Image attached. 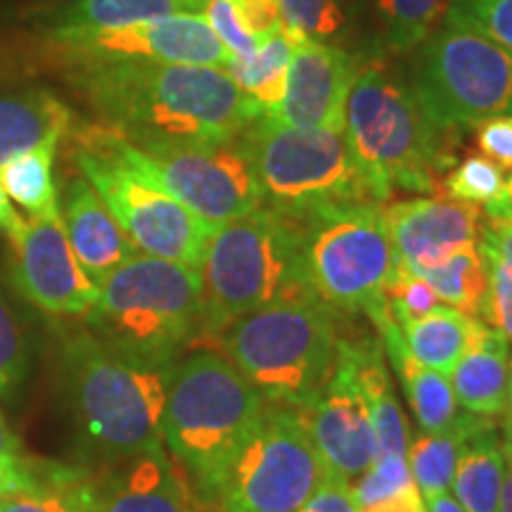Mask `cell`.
<instances>
[{"label":"cell","instance_id":"ffe728a7","mask_svg":"<svg viewBox=\"0 0 512 512\" xmlns=\"http://www.w3.org/2000/svg\"><path fill=\"white\" fill-rule=\"evenodd\" d=\"M60 216L69 247L98 287L105 283L107 275L138 254L112 211L83 176L72 178L64 188Z\"/></svg>","mask_w":512,"mask_h":512},{"label":"cell","instance_id":"e575fe53","mask_svg":"<svg viewBox=\"0 0 512 512\" xmlns=\"http://www.w3.org/2000/svg\"><path fill=\"white\" fill-rule=\"evenodd\" d=\"M283 29L299 38L328 43L347 24L344 0H280Z\"/></svg>","mask_w":512,"mask_h":512},{"label":"cell","instance_id":"74e56055","mask_svg":"<svg viewBox=\"0 0 512 512\" xmlns=\"http://www.w3.org/2000/svg\"><path fill=\"white\" fill-rule=\"evenodd\" d=\"M384 302H387V309L396 320V325L403 328L411 320L427 316V313L437 309L439 297L425 280L401 264H396L392 280L384 287Z\"/></svg>","mask_w":512,"mask_h":512},{"label":"cell","instance_id":"484cf974","mask_svg":"<svg viewBox=\"0 0 512 512\" xmlns=\"http://www.w3.org/2000/svg\"><path fill=\"white\" fill-rule=\"evenodd\" d=\"M482 318L465 316L451 306H437L427 316L415 318L401 328L403 342L420 366L451 375L472 342L484 330Z\"/></svg>","mask_w":512,"mask_h":512},{"label":"cell","instance_id":"cb8c5ba5","mask_svg":"<svg viewBox=\"0 0 512 512\" xmlns=\"http://www.w3.org/2000/svg\"><path fill=\"white\" fill-rule=\"evenodd\" d=\"M503 472V432L496 420H489L465 441L453 472L451 496L465 512H498Z\"/></svg>","mask_w":512,"mask_h":512},{"label":"cell","instance_id":"44dd1931","mask_svg":"<svg viewBox=\"0 0 512 512\" xmlns=\"http://www.w3.org/2000/svg\"><path fill=\"white\" fill-rule=\"evenodd\" d=\"M74 114L46 88L0 93V166L38 147H60Z\"/></svg>","mask_w":512,"mask_h":512},{"label":"cell","instance_id":"f35d334b","mask_svg":"<svg viewBox=\"0 0 512 512\" xmlns=\"http://www.w3.org/2000/svg\"><path fill=\"white\" fill-rule=\"evenodd\" d=\"M489 294L482 309V318L489 328L501 332L512 344V268L501 261L489 259Z\"/></svg>","mask_w":512,"mask_h":512},{"label":"cell","instance_id":"7bdbcfd3","mask_svg":"<svg viewBox=\"0 0 512 512\" xmlns=\"http://www.w3.org/2000/svg\"><path fill=\"white\" fill-rule=\"evenodd\" d=\"M479 249L489 259L512 268V221L486 219L479 230Z\"/></svg>","mask_w":512,"mask_h":512},{"label":"cell","instance_id":"f6af8a7d","mask_svg":"<svg viewBox=\"0 0 512 512\" xmlns=\"http://www.w3.org/2000/svg\"><path fill=\"white\" fill-rule=\"evenodd\" d=\"M358 512H427L425 498L420 496L418 489L406 491V494H396L392 498H384L380 503L358 508Z\"/></svg>","mask_w":512,"mask_h":512},{"label":"cell","instance_id":"4dcf8cb0","mask_svg":"<svg viewBox=\"0 0 512 512\" xmlns=\"http://www.w3.org/2000/svg\"><path fill=\"white\" fill-rule=\"evenodd\" d=\"M83 465L34 463L29 486L5 496L0 512H86L83 508Z\"/></svg>","mask_w":512,"mask_h":512},{"label":"cell","instance_id":"f1b7e54d","mask_svg":"<svg viewBox=\"0 0 512 512\" xmlns=\"http://www.w3.org/2000/svg\"><path fill=\"white\" fill-rule=\"evenodd\" d=\"M415 275L432 287L439 302L465 316L482 318L486 294H489V264L477 245L460 247L437 266L422 268Z\"/></svg>","mask_w":512,"mask_h":512},{"label":"cell","instance_id":"4fadbf2b","mask_svg":"<svg viewBox=\"0 0 512 512\" xmlns=\"http://www.w3.org/2000/svg\"><path fill=\"white\" fill-rule=\"evenodd\" d=\"M112 136L128 164L211 226L245 219L264 207V195L240 138L221 145L138 150L119 133L112 131Z\"/></svg>","mask_w":512,"mask_h":512},{"label":"cell","instance_id":"5b68a950","mask_svg":"<svg viewBox=\"0 0 512 512\" xmlns=\"http://www.w3.org/2000/svg\"><path fill=\"white\" fill-rule=\"evenodd\" d=\"M86 330L128 361L169 368L202 339L200 271L136 254L98 287Z\"/></svg>","mask_w":512,"mask_h":512},{"label":"cell","instance_id":"2e32d148","mask_svg":"<svg viewBox=\"0 0 512 512\" xmlns=\"http://www.w3.org/2000/svg\"><path fill=\"white\" fill-rule=\"evenodd\" d=\"M12 285L24 302L55 318H83L98 299L60 219H29L10 235Z\"/></svg>","mask_w":512,"mask_h":512},{"label":"cell","instance_id":"8992f818","mask_svg":"<svg viewBox=\"0 0 512 512\" xmlns=\"http://www.w3.org/2000/svg\"><path fill=\"white\" fill-rule=\"evenodd\" d=\"M339 318L309 294L235 320L214 342L268 406L302 413L335 370Z\"/></svg>","mask_w":512,"mask_h":512},{"label":"cell","instance_id":"9c48e42d","mask_svg":"<svg viewBox=\"0 0 512 512\" xmlns=\"http://www.w3.org/2000/svg\"><path fill=\"white\" fill-rule=\"evenodd\" d=\"M72 136L81 176L102 197L136 252L200 271L216 226L192 214L174 195L128 164L107 126L72 128Z\"/></svg>","mask_w":512,"mask_h":512},{"label":"cell","instance_id":"9a60e30c","mask_svg":"<svg viewBox=\"0 0 512 512\" xmlns=\"http://www.w3.org/2000/svg\"><path fill=\"white\" fill-rule=\"evenodd\" d=\"M299 415L328 477L354 484L375 463L373 420L344 335H339L335 370L328 384Z\"/></svg>","mask_w":512,"mask_h":512},{"label":"cell","instance_id":"277c9868","mask_svg":"<svg viewBox=\"0 0 512 512\" xmlns=\"http://www.w3.org/2000/svg\"><path fill=\"white\" fill-rule=\"evenodd\" d=\"M268 403L226 356L197 349L169 370L162 441L204 503Z\"/></svg>","mask_w":512,"mask_h":512},{"label":"cell","instance_id":"bcb514c9","mask_svg":"<svg viewBox=\"0 0 512 512\" xmlns=\"http://www.w3.org/2000/svg\"><path fill=\"white\" fill-rule=\"evenodd\" d=\"M503 451H505V472H503L498 512H512V430L505 425H503Z\"/></svg>","mask_w":512,"mask_h":512},{"label":"cell","instance_id":"8d00e7d4","mask_svg":"<svg viewBox=\"0 0 512 512\" xmlns=\"http://www.w3.org/2000/svg\"><path fill=\"white\" fill-rule=\"evenodd\" d=\"M418 489L413 482L411 465L406 456H377L375 463L351 484L358 508L380 503L384 498Z\"/></svg>","mask_w":512,"mask_h":512},{"label":"cell","instance_id":"3957f363","mask_svg":"<svg viewBox=\"0 0 512 512\" xmlns=\"http://www.w3.org/2000/svg\"><path fill=\"white\" fill-rule=\"evenodd\" d=\"M200 278L202 339H214L249 313L316 294L299 223L268 207L214 228Z\"/></svg>","mask_w":512,"mask_h":512},{"label":"cell","instance_id":"ab89813d","mask_svg":"<svg viewBox=\"0 0 512 512\" xmlns=\"http://www.w3.org/2000/svg\"><path fill=\"white\" fill-rule=\"evenodd\" d=\"M230 10L240 29L259 46L283 31L280 0H230Z\"/></svg>","mask_w":512,"mask_h":512},{"label":"cell","instance_id":"836d02e7","mask_svg":"<svg viewBox=\"0 0 512 512\" xmlns=\"http://www.w3.org/2000/svg\"><path fill=\"white\" fill-rule=\"evenodd\" d=\"M441 188L448 200L486 209L505 195L508 181L501 166L482 155H472L448 169V174L441 178Z\"/></svg>","mask_w":512,"mask_h":512},{"label":"cell","instance_id":"681fc988","mask_svg":"<svg viewBox=\"0 0 512 512\" xmlns=\"http://www.w3.org/2000/svg\"><path fill=\"white\" fill-rule=\"evenodd\" d=\"M486 219L494 221H512V178L508 181V188H505V195L501 200L486 207Z\"/></svg>","mask_w":512,"mask_h":512},{"label":"cell","instance_id":"30bf717a","mask_svg":"<svg viewBox=\"0 0 512 512\" xmlns=\"http://www.w3.org/2000/svg\"><path fill=\"white\" fill-rule=\"evenodd\" d=\"M420 46L408 86L444 136L512 114L508 50L451 19Z\"/></svg>","mask_w":512,"mask_h":512},{"label":"cell","instance_id":"b9f144b4","mask_svg":"<svg viewBox=\"0 0 512 512\" xmlns=\"http://www.w3.org/2000/svg\"><path fill=\"white\" fill-rule=\"evenodd\" d=\"M299 512H358V505L349 482H342L337 477H325L313 489V494L306 498Z\"/></svg>","mask_w":512,"mask_h":512},{"label":"cell","instance_id":"7a4b0ae2","mask_svg":"<svg viewBox=\"0 0 512 512\" xmlns=\"http://www.w3.org/2000/svg\"><path fill=\"white\" fill-rule=\"evenodd\" d=\"M169 370L128 361L86 328L62 335L55 351V384L76 458L98 467L164 446Z\"/></svg>","mask_w":512,"mask_h":512},{"label":"cell","instance_id":"e0dca14e","mask_svg":"<svg viewBox=\"0 0 512 512\" xmlns=\"http://www.w3.org/2000/svg\"><path fill=\"white\" fill-rule=\"evenodd\" d=\"M86 512H195L192 486L164 446L98 467L83 477Z\"/></svg>","mask_w":512,"mask_h":512},{"label":"cell","instance_id":"c3c4849f","mask_svg":"<svg viewBox=\"0 0 512 512\" xmlns=\"http://www.w3.org/2000/svg\"><path fill=\"white\" fill-rule=\"evenodd\" d=\"M19 223H22V216H19L15 207H12L8 192L0 185V233H5L10 238V235L19 228Z\"/></svg>","mask_w":512,"mask_h":512},{"label":"cell","instance_id":"f907efd6","mask_svg":"<svg viewBox=\"0 0 512 512\" xmlns=\"http://www.w3.org/2000/svg\"><path fill=\"white\" fill-rule=\"evenodd\" d=\"M425 510L427 512H465L463 505H460L456 498H453L451 494H439L434 498H427L425 501Z\"/></svg>","mask_w":512,"mask_h":512},{"label":"cell","instance_id":"d6986e66","mask_svg":"<svg viewBox=\"0 0 512 512\" xmlns=\"http://www.w3.org/2000/svg\"><path fill=\"white\" fill-rule=\"evenodd\" d=\"M396 264L408 271L437 266L460 247L477 245L482 214L448 197H413L382 207Z\"/></svg>","mask_w":512,"mask_h":512},{"label":"cell","instance_id":"f5cc1de1","mask_svg":"<svg viewBox=\"0 0 512 512\" xmlns=\"http://www.w3.org/2000/svg\"><path fill=\"white\" fill-rule=\"evenodd\" d=\"M505 427H510V425H505ZM510 430H512V427H510Z\"/></svg>","mask_w":512,"mask_h":512},{"label":"cell","instance_id":"ac0fdd59","mask_svg":"<svg viewBox=\"0 0 512 512\" xmlns=\"http://www.w3.org/2000/svg\"><path fill=\"white\" fill-rule=\"evenodd\" d=\"M358 72V62L342 48L299 38L283 100L264 119L294 128L344 131V110Z\"/></svg>","mask_w":512,"mask_h":512},{"label":"cell","instance_id":"816d5d0a","mask_svg":"<svg viewBox=\"0 0 512 512\" xmlns=\"http://www.w3.org/2000/svg\"><path fill=\"white\" fill-rule=\"evenodd\" d=\"M503 425L512 427V351H510V382H508V401H505Z\"/></svg>","mask_w":512,"mask_h":512},{"label":"cell","instance_id":"1f68e13d","mask_svg":"<svg viewBox=\"0 0 512 512\" xmlns=\"http://www.w3.org/2000/svg\"><path fill=\"white\" fill-rule=\"evenodd\" d=\"M34 330L0 285V399L22 401L34 370Z\"/></svg>","mask_w":512,"mask_h":512},{"label":"cell","instance_id":"4316f807","mask_svg":"<svg viewBox=\"0 0 512 512\" xmlns=\"http://www.w3.org/2000/svg\"><path fill=\"white\" fill-rule=\"evenodd\" d=\"M489 420L491 418H482V415H472L465 411L456 415V420L446 430L420 432L411 441V446H408V465H411L413 482L425 501L451 491L453 472H456L465 441Z\"/></svg>","mask_w":512,"mask_h":512},{"label":"cell","instance_id":"60d3db41","mask_svg":"<svg viewBox=\"0 0 512 512\" xmlns=\"http://www.w3.org/2000/svg\"><path fill=\"white\" fill-rule=\"evenodd\" d=\"M482 157L491 159L503 171H512V114L491 117L475 126Z\"/></svg>","mask_w":512,"mask_h":512},{"label":"cell","instance_id":"6da1fadb","mask_svg":"<svg viewBox=\"0 0 512 512\" xmlns=\"http://www.w3.org/2000/svg\"><path fill=\"white\" fill-rule=\"evenodd\" d=\"M64 74L100 126L138 150L230 143L259 117L219 67L114 62Z\"/></svg>","mask_w":512,"mask_h":512},{"label":"cell","instance_id":"7dc6e473","mask_svg":"<svg viewBox=\"0 0 512 512\" xmlns=\"http://www.w3.org/2000/svg\"><path fill=\"white\" fill-rule=\"evenodd\" d=\"M0 458H24L22 456V441L17 439V434L12 432L10 422L5 420V415L0 413Z\"/></svg>","mask_w":512,"mask_h":512},{"label":"cell","instance_id":"ba28073f","mask_svg":"<svg viewBox=\"0 0 512 512\" xmlns=\"http://www.w3.org/2000/svg\"><path fill=\"white\" fill-rule=\"evenodd\" d=\"M240 145L259 181L264 207L290 219L351 204H384L351 152L347 133L294 128L256 117Z\"/></svg>","mask_w":512,"mask_h":512},{"label":"cell","instance_id":"d4e9b609","mask_svg":"<svg viewBox=\"0 0 512 512\" xmlns=\"http://www.w3.org/2000/svg\"><path fill=\"white\" fill-rule=\"evenodd\" d=\"M207 0H72L46 19V31L76 34L174 15H202Z\"/></svg>","mask_w":512,"mask_h":512},{"label":"cell","instance_id":"8fae6325","mask_svg":"<svg viewBox=\"0 0 512 512\" xmlns=\"http://www.w3.org/2000/svg\"><path fill=\"white\" fill-rule=\"evenodd\" d=\"M382 207L351 204L294 219L302 230L304 264L313 292L342 316H368L375 311L396 271Z\"/></svg>","mask_w":512,"mask_h":512},{"label":"cell","instance_id":"d6a6232c","mask_svg":"<svg viewBox=\"0 0 512 512\" xmlns=\"http://www.w3.org/2000/svg\"><path fill=\"white\" fill-rule=\"evenodd\" d=\"M453 0H375L384 46L408 53L425 43Z\"/></svg>","mask_w":512,"mask_h":512},{"label":"cell","instance_id":"52a82bcc","mask_svg":"<svg viewBox=\"0 0 512 512\" xmlns=\"http://www.w3.org/2000/svg\"><path fill=\"white\" fill-rule=\"evenodd\" d=\"M344 133L384 204L394 190L434 192L441 171L453 164L444 133L422 112L411 86L377 64L361 69L351 86Z\"/></svg>","mask_w":512,"mask_h":512},{"label":"cell","instance_id":"d590c367","mask_svg":"<svg viewBox=\"0 0 512 512\" xmlns=\"http://www.w3.org/2000/svg\"><path fill=\"white\" fill-rule=\"evenodd\" d=\"M444 19L491 38L512 55V0H453Z\"/></svg>","mask_w":512,"mask_h":512},{"label":"cell","instance_id":"f546056e","mask_svg":"<svg viewBox=\"0 0 512 512\" xmlns=\"http://www.w3.org/2000/svg\"><path fill=\"white\" fill-rule=\"evenodd\" d=\"M60 147H38L0 166V185L29 219H60L53 164Z\"/></svg>","mask_w":512,"mask_h":512},{"label":"cell","instance_id":"603a6c76","mask_svg":"<svg viewBox=\"0 0 512 512\" xmlns=\"http://www.w3.org/2000/svg\"><path fill=\"white\" fill-rule=\"evenodd\" d=\"M347 347L354 356L358 382L366 394L370 420H373L377 456H406L411 446L408 422L396 399L392 377L384 366V347L380 337H344Z\"/></svg>","mask_w":512,"mask_h":512},{"label":"cell","instance_id":"7402d4cb","mask_svg":"<svg viewBox=\"0 0 512 512\" xmlns=\"http://www.w3.org/2000/svg\"><path fill=\"white\" fill-rule=\"evenodd\" d=\"M456 401L467 413L496 420L505 411L510 382V344L501 332L484 325L472 347L448 375Z\"/></svg>","mask_w":512,"mask_h":512},{"label":"cell","instance_id":"7c38bea8","mask_svg":"<svg viewBox=\"0 0 512 512\" xmlns=\"http://www.w3.org/2000/svg\"><path fill=\"white\" fill-rule=\"evenodd\" d=\"M325 477L302 415L266 406L259 425L223 467L207 503L223 512H299Z\"/></svg>","mask_w":512,"mask_h":512},{"label":"cell","instance_id":"83f0119b","mask_svg":"<svg viewBox=\"0 0 512 512\" xmlns=\"http://www.w3.org/2000/svg\"><path fill=\"white\" fill-rule=\"evenodd\" d=\"M299 36L283 29L280 34L268 38L256 48L254 55L230 57L226 64V74L240 88L242 95L249 100L259 117H264L280 105L287 86V72L294 55Z\"/></svg>","mask_w":512,"mask_h":512},{"label":"cell","instance_id":"ee69618b","mask_svg":"<svg viewBox=\"0 0 512 512\" xmlns=\"http://www.w3.org/2000/svg\"><path fill=\"white\" fill-rule=\"evenodd\" d=\"M31 479H34V463H29L27 458H0V501L29 486Z\"/></svg>","mask_w":512,"mask_h":512},{"label":"cell","instance_id":"5bb4252c","mask_svg":"<svg viewBox=\"0 0 512 512\" xmlns=\"http://www.w3.org/2000/svg\"><path fill=\"white\" fill-rule=\"evenodd\" d=\"M41 53L55 69L114 62H169L226 69L230 53L204 15H174L124 27L55 34L43 31Z\"/></svg>","mask_w":512,"mask_h":512}]
</instances>
